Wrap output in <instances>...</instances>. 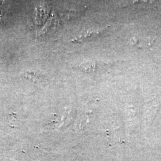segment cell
Segmentation results:
<instances>
[{"label": "cell", "instance_id": "cell-1", "mask_svg": "<svg viewBox=\"0 0 161 161\" xmlns=\"http://www.w3.org/2000/svg\"><path fill=\"white\" fill-rule=\"evenodd\" d=\"M107 31L106 29H92V30H86L81 32L76 38L72 41L73 42H82L84 41H92L102 35L106 34Z\"/></svg>", "mask_w": 161, "mask_h": 161}, {"label": "cell", "instance_id": "cell-3", "mask_svg": "<svg viewBox=\"0 0 161 161\" xmlns=\"http://www.w3.org/2000/svg\"><path fill=\"white\" fill-rule=\"evenodd\" d=\"M158 0H118V4L121 7H128L142 4H153Z\"/></svg>", "mask_w": 161, "mask_h": 161}, {"label": "cell", "instance_id": "cell-2", "mask_svg": "<svg viewBox=\"0 0 161 161\" xmlns=\"http://www.w3.org/2000/svg\"><path fill=\"white\" fill-rule=\"evenodd\" d=\"M154 42V40L150 37H137L134 36L131 40V44L133 46L140 48H147Z\"/></svg>", "mask_w": 161, "mask_h": 161}]
</instances>
